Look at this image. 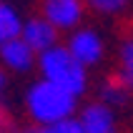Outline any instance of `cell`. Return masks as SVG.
Masks as SVG:
<instances>
[{"label":"cell","instance_id":"obj_14","mask_svg":"<svg viewBox=\"0 0 133 133\" xmlns=\"http://www.w3.org/2000/svg\"><path fill=\"white\" fill-rule=\"evenodd\" d=\"M0 133H13V128H8V123L0 118Z\"/></svg>","mask_w":133,"mask_h":133},{"label":"cell","instance_id":"obj_3","mask_svg":"<svg viewBox=\"0 0 133 133\" xmlns=\"http://www.w3.org/2000/svg\"><path fill=\"white\" fill-rule=\"evenodd\" d=\"M70 50L78 63L83 68H98L101 63L105 60V53H108V45H105V38L101 35V30H96L93 25H81V28H75L73 33H68L65 43H63Z\"/></svg>","mask_w":133,"mask_h":133},{"label":"cell","instance_id":"obj_15","mask_svg":"<svg viewBox=\"0 0 133 133\" xmlns=\"http://www.w3.org/2000/svg\"><path fill=\"white\" fill-rule=\"evenodd\" d=\"M131 18H133V10H131Z\"/></svg>","mask_w":133,"mask_h":133},{"label":"cell","instance_id":"obj_10","mask_svg":"<svg viewBox=\"0 0 133 133\" xmlns=\"http://www.w3.org/2000/svg\"><path fill=\"white\" fill-rule=\"evenodd\" d=\"M88 13L98 15V18H108V20H116V18H123L133 10V0H83Z\"/></svg>","mask_w":133,"mask_h":133},{"label":"cell","instance_id":"obj_2","mask_svg":"<svg viewBox=\"0 0 133 133\" xmlns=\"http://www.w3.org/2000/svg\"><path fill=\"white\" fill-rule=\"evenodd\" d=\"M38 78L68 90L78 101L90 88V70L83 68L63 43L50 48V50H45L43 55H38Z\"/></svg>","mask_w":133,"mask_h":133},{"label":"cell","instance_id":"obj_11","mask_svg":"<svg viewBox=\"0 0 133 133\" xmlns=\"http://www.w3.org/2000/svg\"><path fill=\"white\" fill-rule=\"evenodd\" d=\"M116 65H118V73H116V75H121V78L131 85V90H133V33H131V35H126L118 43Z\"/></svg>","mask_w":133,"mask_h":133},{"label":"cell","instance_id":"obj_7","mask_svg":"<svg viewBox=\"0 0 133 133\" xmlns=\"http://www.w3.org/2000/svg\"><path fill=\"white\" fill-rule=\"evenodd\" d=\"M0 65L8 75H28L38 70V55L20 38H15L0 45Z\"/></svg>","mask_w":133,"mask_h":133},{"label":"cell","instance_id":"obj_8","mask_svg":"<svg viewBox=\"0 0 133 133\" xmlns=\"http://www.w3.org/2000/svg\"><path fill=\"white\" fill-rule=\"evenodd\" d=\"M133 90L131 85H128L121 75H108V78H103V81L98 83V98L96 101H101V103H105L108 108H123V105H128V101H131Z\"/></svg>","mask_w":133,"mask_h":133},{"label":"cell","instance_id":"obj_1","mask_svg":"<svg viewBox=\"0 0 133 133\" xmlns=\"http://www.w3.org/2000/svg\"><path fill=\"white\" fill-rule=\"evenodd\" d=\"M78 98L53 83L35 78L23 90V111L33 126H53L78 116Z\"/></svg>","mask_w":133,"mask_h":133},{"label":"cell","instance_id":"obj_9","mask_svg":"<svg viewBox=\"0 0 133 133\" xmlns=\"http://www.w3.org/2000/svg\"><path fill=\"white\" fill-rule=\"evenodd\" d=\"M23 23H25V18H23L20 8L13 0H0V45L20 38Z\"/></svg>","mask_w":133,"mask_h":133},{"label":"cell","instance_id":"obj_6","mask_svg":"<svg viewBox=\"0 0 133 133\" xmlns=\"http://www.w3.org/2000/svg\"><path fill=\"white\" fill-rule=\"evenodd\" d=\"M20 40L28 45L35 55H43L45 50L60 45V33L53 28L45 18H40V15H30V18H25V23H23Z\"/></svg>","mask_w":133,"mask_h":133},{"label":"cell","instance_id":"obj_5","mask_svg":"<svg viewBox=\"0 0 133 133\" xmlns=\"http://www.w3.org/2000/svg\"><path fill=\"white\" fill-rule=\"evenodd\" d=\"M78 126L81 133H118V116L101 101H88L78 108Z\"/></svg>","mask_w":133,"mask_h":133},{"label":"cell","instance_id":"obj_12","mask_svg":"<svg viewBox=\"0 0 133 133\" xmlns=\"http://www.w3.org/2000/svg\"><path fill=\"white\" fill-rule=\"evenodd\" d=\"M33 133H81V126L75 118H68L53 126H33Z\"/></svg>","mask_w":133,"mask_h":133},{"label":"cell","instance_id":"obj_4","mask_svg":"<svg viewBox=\"0 0 133 133\" xmlns=\"http://www.w3.org/2000/svg\"><path fill=\"white\" fill-rule=\"evenodd\" d=\"M40 18L50 23L58 33H73L75 28L85 25L88 8L83 0H40Z\"/></svg>","mask_w":133,"mask_h":133},{"label":"cell","instance_id":"obj_13","mask_svg":"<svg viewBox=\"0 0 133 133\" xmlns=\"http://www.w3.org/2000/svg\"><path fill=\"white\" fill-rule=\"evenodd\" d=\"M5 93H8V73L3 70V65H0V103H3Z\"/></svg>","mask_w":133,"mask_h":133}]
</instances>
